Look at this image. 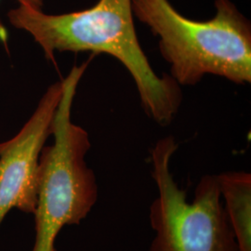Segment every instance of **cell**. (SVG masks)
I'll return each instance as SVG.
<instances>
[{
  "instance_id": "52a82bcc",
  "label": "cell",
  "mask_w": 251,
  "mask_h": 251,
  "mask_svg": "<svg viewBox=\"0 0 251 251\" xmlns=\"http://www.w3.org/2000/svg\"><path fill=\"white\" fill-rule=\"evenodd\" d=\"M45 0H17L19 5L26 6L33 9H42Z\"/></svg>"
},
{
  "instance_id": "5b68a950",
  "label": "cell",
  "mask_w": 251,
  "mask_h": 251,
  "mask_svg": "<svg viewBox=\"0 0 251 251\" xmlns=\"http://www.w3.org/2000/svg\"><path fill=\"white\" fill-rule=\"evenodd\" d=\"M62 92V81L50 86L18 133L0 143V225L13 208L35 213L40 153L52 133Z\"/></svg>"
},
{
  "instance_id": "6da1fadb",
  "label": "cell",
  "mask_w": 251,
  "mask_h": 251,
  "mask_svg": "<svg viewBox=\"0 0 251 251\" xmlns=\"http://www.w3.org/2000/svg\"><path fill=\"white\" fill-rule=\"evenodd\" d=\"M10 25L24 30L55 62L56 52H91L116 58L130 74L148 117L168 126L177 115L182 95L170 75L159 76L137 36L131 0H99L90 9L63 14L18 5L8 12Z\"/></svg>"
},
{
  "instance_id": "7a4b0ae2",
  "label": "cell",
  "mask_w": 251,
  "mask_h": 251,
  "mask_svg": "<svg viewBox=\"0 0 251 251\" xmlns=\"http://www.w3.org/2000/svg\"><path fill=\"white\" fill-rule=\"evenodd\" d=\"M134 17L158 38L159 51L180 86L207 75L237 85L251 82V25L230 0H216L215 15L195 21L170 0H131Z\"/></svg>"
},
{
  "instance_id": "277c9868",
  "label": "cell",
  "mask_w": 251,
  "mask_h": 251,
  "mask_svg": "<svg viewBox=\"0 0 251 251\" xmlns=\"http://www.w3.org/2000/svg\"><path fill=\"white\" fill-rule=\"evenodd\" d=\"M178 147L175 138L168 136L151 150L157 197L149 206L154 233L149 251H237L217 175L202 176L189 201L171 171Z\"/></svg>"
},
{
  "instance_id": "8992f818",
  "label": "cell",
  "mask_w": 251,
  "mask_h": 251,
  "mask_svg": "<svg viewBox=\"0 0 251 251\" xmlns=\"http://www.w3.org/2000/svg\"><path fill=\"white\" fill-rule=\"evenodd\" d=\"M217 177L237 251H251V174L226 171Z\"/></svg>"
},
{
  "instance_id": "3957f363",
  "label": "cell",
  "mask_w": 251,
  "mask_h": 251,
  "mask_svg": "<svg viewBox=\"0 0 251 251\" xmlns=\"http://www.w3.org/2000/svg\"><path fill=\"white\" fill-rule=\"evenodd\" d=\"M89 63L75 65L62 80L63 92L52 123L53 143L39 158L32 251H57L56 239L65 226L80 225L98 201L99 187L86 156L89 133L72 121L76 90Z\"/></svg>"
}]
</instances>
